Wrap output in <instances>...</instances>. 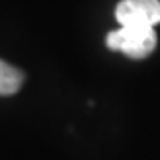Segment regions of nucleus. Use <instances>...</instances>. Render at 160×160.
Returning <instances> with one entry per match:
<instances>
[{
  "mask_svg": "<svg viewBox=\"0 0 160 160\" xmlns=\"http://www.w3.org/2000/svg\"><path fill=\"white\" fill-rule=\"evenodd\" d=\"M106 46L132 59L147 57L157 46L154 26H121L106 36Z\"/></svg>",
  "mask_w": 160,
  "mask_h": 160,
  "instance_id": "f257e3e1",
  "label": "nucleus"
},
{
  "mask_svg": "<svg viewBox=\"0 0 160 160\" xmlns=\"http://www.w3.org/2000/svg\"><path fill=\"white\" fill-rule=\"evenodd\" d=\"M121 26H155L160 23L158 0H122L116 7Z\"/></svg>",
  "mask_w": 160,
  "mask_h": 160,
  "instance_id": "f03ea898",
  "label": "nucleus"
},
{
  "mask_svg": "<svg viewBox=\"0 0 160 160\" xmlns=\"http://www.w3.org/2000/svg\"><path fill=\"white\" fill-rule=\"evenodd\" d=\"M23 85V74L13 65L0 61V97L17 93Z\"/></svg>",
  "mask_w": 160,
  "mask_h": 160,
  "instance_id": "7ed1b4c3",
  "label": "nucleus"
}]
</instances>
